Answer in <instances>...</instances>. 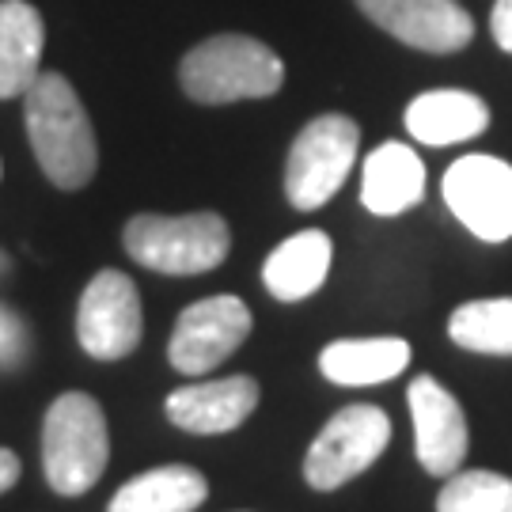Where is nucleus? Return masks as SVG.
<instances>
[{"instance_id":"nucleus-17","label":"nucleus","mask_w":512,"mask_h":512,"mask_svg":"<svg viewBox=\"0 0 512 512\" xmlns=\"http://www.w3.org/2000/svg\"><path fill=\"white\" fill-rule=\"evenodd\" d=\"M410 365V342L403 338H342L319 353V372L330 384L368 387L395 380Z\"/></svg>"},{"instance_id":"nucleus-12","label":"nucleus","mask_w":512,"mask_h":512,"mask_svg":"<svg viewBox=\"0 0 512 512\" xmlns=\"http://www.w3.org/2000/svg\"><path fill=\"white\" fill-rule=\"evenodd\" d=\"M258 384L251 376H224L209 384H186L167 395V421L198 437L232 433L255 414Z\"/></svg>"},{"instance_id":"nucleus-9","label":"nucleus","mask_w":512,"mask_h":512,"mask_svg":"<svg viewBox=\"0 0 512 512\" xmlns=\"http://www.w3.org/2000/svg\"><path fill=\"white\" fill-rule=\"evenodd\" d=\"M444 202L456 220L486 243L512 236V167L497 156H463L444 171Z\"/></svg>"},{"instance_id":"nucleus-22","label":"nucleus","mask_w":512,"mask_h":512,"mask_svg":"<svg viewBox=\"0 0 512 512\" xmlns=\"http://www.w3.org/2000/svg\"><path fill=\"white\" fill-rule=\"evenodd\" d=\"M490 35H494V42L505 54H512V0H497L494 4V12H490Z\"/></svg>"},{"instance_id":"nucleus-13","label":"nucleus","mask_w":512,"mask_h":512,"mask_svg":"<svg viewBox=\"0 0 512 512\" xmlns=\"http://www.w3.org/2000/svg\"><path fill=\"white\" fill-rule=\"evenodd\" d=\"M425 198V164L403 141H384L365 160L361 202L376 217H399Z\"/></svg>"},{"instance_id":"nucleus-18","label":"nucleus","mask_w":512,"mask_h":512,"mask_svg":"<svg viewBox=\"0 0 512 512\" xmlns=\"http://www.w3.org/2000/svg\"><path fill=\"white\" fill-rule=\"evenodd\" d=\"M205 497H209V482L202 471L186 463H167V467H152L145 475L129 478L110 497L107 512H194Z\"/></svg>"},{"instance_id":"nucleus-3","label":"nucleus","mask_w":512,"mask_h":512,"mask_svg":"<svg viewBox=\"0 0 512 512\" xmlns=\"http://www.w3.org/2000/svg\"><path fill=\"white\" fill-rule=\"evenodd\" d=\"M110 459L107 414L84 391L57 395L42 421V471L61 497L88 494Z\"/></svg>"},{"instance_id":"nucleus-7","label":"nucleus","mask_w":512,"mask_h":512,"mask_svg":"<svg viewBox=\"0 0 512 512\" xmlns=\"http://www.w3.org/2000/svg\"><path fill=\"white\" fill-rule=\"evenodd\" d=\"M251 327V308L239 296H205L179 315L167 342V361L183 376H205L247 342Z\"/></svg>"},{"instance_id":"nucleus-5","label":"nucleus","mask_w":512,"mask_h":512,"mask_svg":"<svg viewBox=\"0 0 512 512\" xmlns=\"http://www.w3.org/2000/svg\"><path fill=\"white\" fill-rule=\"evenodd\" d=\"M361 129L346 114H319L300 129L285 164V194L293 209L311 213L342 190L349 167L357 160Z\"/></svg>"},{"instance_id":"nucleus-1","label":"nucleus","mask_w":512,"mask_h":512,"mask_svg":"<svg viewBox=\"0 0 512 512\" xmlns=\"http://www.w3.org/2000/svg\"><path fill=\"white\" fill-rule=\"evenodd\" d=\"M23 118L38 167L61 190H80L92 183L99 167V145L88 110L76 88L61 73H38L23 95Z\"/></svg>"},{"instance_id":"nucleus-14","label":"nucleus","mask_w":512,"mask_h":512,"mask_svg":"<svg viewBox=\"0 0 512 512\" xmlns=\"http://www.w3.org/2000/svg\"><path fill=\"white\" fill-rule=\"evenodd\" d=\"M486 126H490V107L478 95L459 92V88L425 92L406 107V129H410V137L433 148L471 141Z\"/></svg>"},{"instance_id":"nucleus-2","label":"nucleus","mask_w":512,"mask_h":512,"mask_svg":"<svg viewBox=\"0 0 512 512\" xmlns=\"http://www.w3.org/2000/svg\"><path fill=\"white\" fill-rule=\"evenodd\" d=\"M183 92L194 103L224 107L239 99H266L285 84V61L258 38L213 35L198 42L179 65Z\"/></svg>"},{"instance_id":"nucleus-6","label":"nucleus","mask_w":512,"mask_h":512,"mask_svg":"<svg viewBox=\"0 0 512 512\" xmlns=\"http://www.w3.org/2000/svg\"><path fill=\"white\" fill-rule=\"evenodd\" d=\"M387 440H391V421L380 406H346L311 440L304 456V478L311 482V490H323V494L338 490L384 456Z\"/></svg>"},{"instance_id":"nucleus-21","label":"nucleus","mask_w":512,"mask_h":512,"mask_svg":"<svg viewBox=\"0 0 512 512\" xmlns=\"http://www.w3.org/2000/svg\"><path fill=\"white\" fill-rule=\"evenodd\" d=\"M27 353V327L16 311L0 308V368H16Z\"/></svg>"},{"instance_id":"nucleus-10","label":"nucleus","mask_w":512,"mask_h":512,"mask_svg":"<svg viewBox=\"0 0 512 512\" xmlns=\"http://www.w3.org/2000/svg\"><path fill=\"white\" fill-rule=\"evenodd\" d=\"M376 27L425 54H456L475 38V19L456 0H357Z\"/></svg>"},{"instance_id":"nucleus-15","label":"nucleus","mask_w":512,"mask_h":512,"mask_svg":"<svg viewBox=\"0 0 512 512\" xmlns=\"http://www.w3.org/2000/svg\"><path fill=\"white\" fill-rule=\"evenodd\" d=\"M330 258H334V247H330L327 232H319V228L296 232L266 258L262 285L270 289V296L285 300V304L308 300L311 293L323 289V281L330 274Z\"/></svg>"},{"instance_id":"nucleus-20","label":"nucleus","mask_w":512,"mask_h":512,"mask_svg":"<svg viewBox=\"0 0 512 512\" xmlns=\"http://www.w3.org/2000/svg\"><path fill=\"white\" fill-rule=\"evenodd\" d=\"M437 512H512V478L494 471H456L440 490Z\"/></svg>"},{"instance_id":"nucleus-8","label":"nucleus","mask_w":512,"mask_h":512,"mask_svg":"<svg viewBox=\"0 0 512 512\" xmlns=\"http://www.w3.org/2000/svg\"><path fill=\"white\" fill-rule=\"evenodd\" d=\"M141 293L122 270H99L76 308V338L95 361H122L141 342Z\"/></svg>"},{"instance_id":"nucleus-23","label":"nucleus","mask_w":512,"mask_h":512,"mask_svg":"<svg viewBox=\"0 0 512 512\" xmlns=\"http://www.w3.org/2000/svg\"><path fill=\"white\" fill-rule=\"evenodd\" d=\"M19 475H23L19 456L12 452V448H0V494H8V490L19 482Z\"/></svg>"},{"instance_id":"nucleus-4","label":"nucleus","mask_w":512,"mask_h":512,"mask_svg":"<svg viewBox=\"0 0 512 512\" xmlns=\"http://www.w3.org/2000/svg\"><path fill=\"white\" fill-rule=\"evenodd\" d=\"M122 247L145 270L171 277H194L217 270L228 258L232 232L220 213H190V217H160L141 213L126 224Z\"/></svg>"},{"instance_id":"nucleus-19","label":"nucleus","mask_w":512,"mask_h":512,"mask_svg":"<svg viewBox=\"0 0 512 512\" xmlns=\"http://www.w3.org/2000/svg\"><path fill=\"white\" fill-rule=\"evenodd\" d=\"M448 338L471 353L512 357V296L471 300L456 308L448 319Z\"/></svg>"},{"instance_id":"nucleus-16","label":"nucleus","mask_w":512,"mask_h":512,"mask_svg":"<svg viewBox=\"0 0 512 512\" xmlns=\"http://www.w3.org/2000/svg\"><path fill=\"white\" fill-rule=\"evenodd\" d=\"M46 27L27 0H0V99L27 95L38 80Z\"/></svg>"},{"instance_id":"nucleus-11","label":"nucleus","mask_w":512,"mask_h":512,"mask_svg":"<svg viewBox=\"0 0 512 512\" xmlns=\"http://www.w3.org/2000/svg\"><path fill=\"white\" fill-rule=\"evenodd\" d=\"M406 399L414 414V448H418L421 467L440 478L456 475L471 444L467 414L456 403V395L433 376H418L406 391Z\"/></svg>"}]
</instances>
